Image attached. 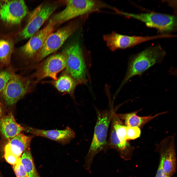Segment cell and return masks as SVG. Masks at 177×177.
Wrapping results in <instances>:
<instances>
[{
  "label": "cell",
  "instance_id": "1",
  "mask_svg": "<svg viewBox=\"0 0 177 177\" xmlns=\"http://www.w3.org/2000/svg\"><path fill=\"white\" fill-rule=\"evenodd\" d=\"M0 2V32L14 36L22 30V23L28 13L22 0Z\"/></svg>",
  "mask_w": 177,
  "mask_h": 177
},
{
  "label": "cell",
  "instance_id": "2",
  "mask_svg": "<svg viewBox=\"0 0 177 177\" xmlns=\"http://www.w3.org/2000/svg\"><path fill=\"white\" fill-rule=\"evenodd\" d=\"M165 54L164 50L157 45L148 47L132 56L129 61L127 71L119 90L133 77L140 76L155 64L161 63Z\"/></svg>",
  "mask_w": 177,
  "mask_h": 177
},
{
  "label": "cell",
  "instance_id": "3",
  "mask_svg": "<svg viewBox=\"0 0 177 177\" xmlns=\"http://www.w3.org/2000/svg\"><path fill=\"white\" fill-rule=\"evenodd\" d=\"M97 118L92 141L85 158V169L90 171L93 159L102 151H106L107 141L109 127L114 112L111 110H97Z\"/></svg>",
  "mask_w": 177,
  "mask_h": 177
},
{
  "label": "cell",
  "instance_id": "4",
  "mask_svg": "<svg viewBox=\"0 0 177 177\" xmlns=\"http://www.w3.org/2000/svg\"><path fill=\"white\" fill-rule=\"evenodd\" d=\"M57 7L56 4L46 2L35 9L30 13L25 26L14 37L15 43L31 37L39 30Z\"/></svg>",
  "mask_w": 177,
  "mask_h": 177
},
{
  "label": "cell",
  "instance_id": "5",
  "mask_svg": "<svg viewBox=\"0 0 177 177\" xmlns=\"http://www.w3.org/2000/svg\"><path fill=\"white\" fill-rule=\"evenodd\" d=\"M65 58L66 71L77 83L87 81L85 62L81 48L77 42L71 44L63 52Z\"/></svg>",
  "mask_w": 177,
  "mask_h": 177
},
{
  "label": "cell",
  "instance_id": "6",
  "mask_svg": "<svg viewBox=\"0 0 177 177\" xmlns=\"http://www.w3.org/2000/svg\"><path fill=\"white\" fill-rule=\"evenodd\" d=\"M65 3V8L51 18L56 25L97 11L106 6L102 2L96 0H67Z\"/></svg>",
  "mask_w": 177,
  "mask_h": 177
},
{
  "label": "cell",
  "instance_id": "7",
  "mask_svg": "<svg viewBox=\"0 0 177 177\" xmlns=\"http://www.w3.org/2000/svg\"><path fill=\"white\" fill-rule=\"evenodd\" d=\"M31 83L29 78L17 74L14 71L0 93L1 100L6 106L14 105L29 92Z\"/></svg>",
  "mask_w": 177,
  "mask_h": 177
},
{
  "label": "cell",
  "instance_id": "8",
  "mask_svg": "<svg viewBox=\"0 0 177 177\" xmlns=\"http://www.w3.org/2000/svg\"><path fill=\"white\" fill-rule=\"evenodd\" d=\"M56 24L51 19L48 24L39 30L25 44L14 48L13 54L21 61H25L35 56L48 36L53 31Z\"/></svg>",
  "mask_w": 177,
  "mask_h": 177
},
{
  "label": "cell",
  "instance_id": "9",
  "mask_svg": "<svg viewBox=\"0 0 177 177\" xmlns=\"http://www.w3.org/2000/svg\"><path fill=\"white\" fill-rule=\"evenodd\" d=\"M121 14L139 20L148 27L161 32L172 31L177 26V18L173 15L155 12L135 14L122 12Z\"/></svg>",
  "mask_w": 177,
  "mask_h": 177
},
{
  "label": "cell",
  "instance_id": "10",
  "mask_svg": "<svg viewBox=\"0 0 177 177\" xmlns=\"http://www.w3.org/2000/svg\"><path fill=\"white\" fill-rule=\"evenodd\" d=\"M75 29L74 26L69 25L50 34L35 56L36 60H41L57 51L73 33Z\"/></svg>",
  "mask_w": 177,
  "mask_h": 177
},
{
  "label": "cell",
  "instance_id": "11",
  "mask_svg": "<svg viewBox=\"0 0 177 177\" xmlns=\"http://www.w3.org/2000/svg\"><path fill=\"white\" fill-rule=\"evenodd\" d=\"M162 37L161 34L152 36H129L114 31L103 36V40L107 46L112 51L131 47L148 41Z\"/></svg>",
  "mask_w": 177,
  "mask_h": 177
},
{
  "label": "cell",
  "instance_id": "12",
  "mask_svg": "<svg viewBox=\"0 0 177 177\" xmlns=\"http://www.w3.org/2000/svg\"><path fill=\"white\" fill-rule=\"evenodd\" d=\"M156 148L162 152L163 157V167L168 177H173L177 171L176 150L174 137L168 136L155 144Z\"/></svg>",
  "mask_w": 177,
  "mask_h": 177
},
{
  "label": "cell",
  "instance_id": "13",
  "mask_svg": "<svg viewBox=\"0 0 177 177\" xmlns=\"http://www.w3.org/2000/svg\"><path fill=\"white\" fill-rule=\"evenodd\" d=\"M24 128V131L34 136L46 138L63 145L69 143L75 136V132L69 126L61 130H44L30 127Z\"/></svg>",
  "mask_w": 177,
  "mask_h": 177
},
{
  "label": "cell",
  "instance_id": "14",
  "mask_svg": "<svg viewBox=\"0 0 177 177\" xmlns=\"http://www.w3.org/2000/svg\"><path fill=\"white\" fill-rule=\"evenodd\" d=\"M66 65L65 58L63 53L51 56L41 67L39 77L41 79L50 77L56 80L57 74L65 67Z\"/></svg>",
  "mask_w": 177,
  "mask_h": 177
},
{
  "label": "cell",
  "instance_id": "15",
  "mask_svg": "<svg viewBox=\"0 0 177 177\" xmlns=\"http://www.w3.org/2000/svg\"><path fill=\"white\" fill-rule=\"evenodd\" d=\"M25 128L16 122L13 113H9L0 119V132L8 141L21 133Z\"/></svg>",
  "mask_w": 177,
  "mask_h": 177
},
{
  "label": "cell",
  "instance_id": "16",
  "mask_svg": "<svg viewBox=\"0 0 177 177\" xmlns=\"http://www.w3.org/2000/svg\"><path fill=\"white\" fill-rule=\"evenodd\" d=\"M15 43L13 36L0 32V68L10 65Z\"/></svg>",
  "mask_w": 177,
  "mask_h": 177
},
{
  "label": "cell",
  "instance_id": "17",
  "mask_svg": "<svg viewBox=\"0 0 177 177\" xmlns=\"http://www.w3.org/2000/svg\"><path fill=\"white\" fill-rule=\"evenodd\" d=\"M111 148L117 151L120 157L125 161L131 160L134 150V148L131 145H125L120 142L117 136L115 129L112 124L110 136L107 142L106 151Z\"/></svg>",
  "mask_w": 177,
  "mask_h": 177
},
{
  "label": "cell",
  "instance_id": "18",
  "mask_svg": "<svg viewBox=\"0 0 177 177\" xmlns=\"http://www.w3.org/2000/svg\"><path fill=\"white\" fill-rule=\"evenodd\" d=\"M34 137L33 135L27 136L21 133L7 141L4 146L19 158L25 150L29 147Z\"/></svg>",
  "mask_w": 177,
  "mask_h": 177
},
{
  "label": "cell",
  "instance_id": "19",
  "mask_svg": "<svg viewBox=\"0 0 177 177\" xmlns=\"http://www.w3.org/2000/svg\"><path fill=\"white\" fill-rule=\"evenodd\" d=\"M139 110L134 112L121 114L122 119L124 120L125 125L127 126L136 127L140 128L154 118L161 115L165 114L167 111L163 112L157 113L152 116L151 115L146 116H139L137 115Z\"/></svg>",
  "mask_w": 177,
  "mask_h": 177
},
{
  "label": "cell",
  "instance_id": "20",
  "mask_svg": "<svg viewBox=\"0 0 177 177\" xmlns=\"http://www.w3.org/2000/svg\"><path fill=\"white\" fill-rule=\"evenodd\" d=\"M54 85L59 91L71 93L74 90L77 83L70 75H63L55 80Z\"/></svg>",
  "mask_w": 177,
  "mask_h": 177
},
{
  "label": "cell",
  "instance_id": "21",
  "mask_svg": "<svg viewBox=\"0 0 177 177\" xmlns=\"http://www.w3.org/2000/svg\"><path fill=\"white\" fill-rule=\"evenodd\" d=\"M20 158L29 177H40L35 169L29 147L23 152Z\"/></svg>",
  "mask_w": 177,
  "mask_h": 177
},
{
  "label": "cell",
  "instance_id": "22",
  "mask_svg": "<svg viewBox=\"0 0 177 177\" xmlns=\"http://www.w3.org/2000/svg\"><path fill=\"white\" fill-rule=\"evenodd\" d=\"M14 71V69L10 65L0 68V93L4 88Z\"/></svg>",
  "mask_w": 177,
  "mask_h": 177
},
{
  "label": "cell",
  "instance_id": "23",
  "mask_svg": "<svg viewBox=\"0 0 177 177\" xmlns=\"http://www.w3.org/2000/svg\"><path fill=\"white\" fill-rule=\"evenodd\" d=\"M13 168L16 177H29L19 158L16 163L13 165Z\"/></svg>",
  "mask_w": 177,
  "mask_h": 177
},
{
  "label": "cell",
  "instance_id": "24",
  "mask_svg": "<svg viewBox=\"0 0 177 177\" xmlns=\"http://www.w3.org/2000/svg\"><path fill=\"white\" fill-rule=\"evenodd\" d=\"M141 134L139 128L136 127L127 126V139L134 140L139 137Z\"/></svg>",
  "mask_w": 177,
  "mask_h": 177
},
{
  "label": "cell",
  "instance_id": "25",
  "mask_svg": "<svg viewBox=\"0 0 177 177\" xmlns=\"http://www.w3.org/2000/svg\"><path fill=\"white\" fill-rule=\"evenodd\" d=\"M4 156L6 161L12 165L16 164L19 158L15 155L9 149L4 146Z\"/></svg>",
  "mask_w": 177,
  "mask_h": 177
},
{
  "label": "cell",
  "instance_id": "26",
  "mask_svg": "<svg viewBox=\"0 0 177 177\" xmlns=\"http://www.w3.org/2000/svg\"><path fill=\"white\" fill-rule=\"evenodd\" d=\"M155 150L159 154V166L155 177H168L165 173L163 167V153L159 149H156Z\"/></svg>",
  "mask_w": 177,
  "mask_h": 177
},
{
  "label": "cell",
  "instance_id": "27",
  "mask_svg": "<svg viewBox=\"0 0 177 177\" xmlns=\"http://www.w3.org/2000/svg\"><path fill=\"white\" fill-rule=\"evenodd\" d=\"M5 115L4 107L0 101V119Z\"/></svg>",
  "mask_w": 177,
  "mask_h": 177
}]
</instances>
